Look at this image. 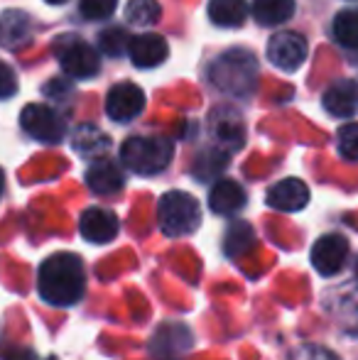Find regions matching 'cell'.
Segmentation results:
<instances>
[{
  "instance_id": "6da1fadb",
  "label": "cell",
  "mask_w": 358,
  "mask_h": 360,
  "mask_svg": "<svg viewBox=\"0 0 358 360\" xmlns=\"http://www.w3.org/2000/svg\"><path fill=\"white\" fill-rule=\"evenodd\" d=\"M87 289V270L84 262L74 252L49 255L39 265L37 292L52 307H74L84 297Z\"/></svg>"
},
{
  "instance_id": "7a4b0ae2",
  "label": "cell",
  "mask_w": 358,
  "mask_h": 360,
  "mask_svg": "<svg viewBox=\"0 0 358 360\" xmlns=\"http://www.w3.org/2000/svg\"><path fill=\"white\" fill-rule=\"evenodd\" d=\"M158 223L170 238L191 236L201 223L199 201L186 191H167L158 204Z\"/></svg>"
},
{
  "instance_id": "3957f363",
  "label": "cell",
  "mask_w": 358,
  "mask_h": 360,
  "mask_svg": "<svg viewBox=\"0 0 358 360\" xmlns=\"http://www.w3.org/2000/svg\"><path fill=\"white\" fill-rule=\"evenodd\" d=\"M172 155L174 147L167 138H128L120 145V162L135 174H158Z\"/></svg>"
},
{
  "instance_id": "277c9868",
  "label": "cell",
  "mask_w": 358,
  "mask_h": 360,
  "mask_svg": "<svg viewBox=\"0 0 358 360\" xmlns=\"http://www.w3.org/2000/svg\"><path fill=\"white\" fill-rule=\"evenodd\" d=\"M211 81L229 94L248 96L258 81V64L248 52L234 49L211 67Z\"/></svg>"
},
{
  "instance_id": "5b68a950",
  "label": "cell",
  "mask_w": 358,
  "mask_h": 360,
  "mask_svg": "<svg viewBox=\"0 0 358 360\" xmlns=\"http://www.w3.org/2000/svg\"><path fill=\"white\" fill-rule=\"evenodd\" d=\"M54 52H57L62 69L69 76H74V79H91L101 67L98 52L91 44L84 42V39H77L72 34H64L62 39H57Z\"/></svg>"
},
{
  "instance_id": "8992f818",
  "label": "cell",
  "mask_w": 358,
  "mask_h": 360,
  "mask_svg": "<svg viewBox=\"0 0 358 360\" xmlns=\"http://www.w3.org/2000/svg\"><path fill=\"white\" fill-rule=\"evenodd\" d=\"M20 125H23V130L30 138L39 140V143H47V145L62 143L64 133H67V125H64L62 115L42 103L25 105L23 115H20Z\"/></svg>"
},
{
  "instance_id": "52a82bcc",
  "label": "cell",
  "mask_w": 358,
  "mask_h": 360,
  "mask_svg": "<svg viewBox=\"0 0 358 360\" xmlns=\"http://www.w3.org/2000/svg\"><path fill=\"white\" fill-rule=\"evenodd\" d=\"M346 260H349V240L339 233L321 236L312 248V267L324 277L344 270Z\"/></svg>"
},
{
  "instance_id": "ba28073f",
  "label": "cell",
  "mask_w": 358,
  "mask_h": 360,
  "mask_svg": "<svg viewBox=\"0 0 358 360\" xmlns=\"http://www.w3.org/2000/svg\"><path fill=\"white\" fill-rule=\"evenodd\" d=\"M145 108V94L140 86L123 81V84L113 86L106 96V113L115 123H128V120L138 118Z\"/></svg>"
},
{
  "instance_id": "9c48e42d",
  "label": "cell",
  "mask_w": 358,
  "mask_h": 360,
  "mask_svg": "<svg viewBox=\"0 0 358 360\" xmlns=\"http://www.w3.org/2000/svg\"><path fill=\"white\" fill-rule=\"evenodd\" d=\"M268 57L275 67L295 72L307 59V39L297 32H280L268 42Z\"/></svg>"
},
{
  "instance_id": "30bf717a",
  "label": "cell",
  "mask_w": 358,
  "mask_h": 360,
  "mask_svg": "<svg viewBox=\"0 0 358 360\" xmlns=\"http://www.w3.org/2000/svg\"><path fill=\"white\" fill-rule=\"evenodd\" d=\"M118 216L108 209H101V206H91L79 218V233H82L84 240L94 243V245L110 243L118 236Z\"/></svg>"
},
{
  "instance_id": "8fae6325",
  "label": "cell",
  "mask_w": 358,
  "mask_h": 360,
  "mask_svg": "<svg viewBox=\"0 0 358 360\" xmlns=\"http://www.w3.org/2000/svg\"><path fill=\"white\" fill-rule=\"evenodd\" d=\"M309 204V189L302 179H282L268 191V206L277 211H285V214H295L302 211Z\"/></svg>"
},
{
  "instance_id": "7c38bea8",
  "label": "cell",
  "mask_w": 358,
  "mask_h": 360,
  "mask_svg": "<svg viewBox=\"0 0 358 360\" xmlns=\"http://www.w3.org/2000/svg\"><path fill=\"white\" fill-rule=\"evenodd\" d=\"M167 54L170 47L165 42V37H160V34H138V37L130 39L128 57L138 69L160 67L167 59Z\"/></svg>"
},
{
  "instance_id": "4fadbf2b",
  "label": "cell",
  "mask_w": 358,
  "mask_h": 360,
  "mask_svg": "<svg viewBox=\"0 0 358 360\" xmlns=\"http://www.w3.org/2000/svg\"><path fill=\"white\" fill-rule=\"evenodd\" d=\"M87 184L94 194L110 196L118 194L125 184V176L120 172V167L110 160H96L94 165L87 169Z\"/></svg>"
},
{
  "instance_id": "5bb4252c",
  "label": "cell",
  "mask_w": 358,
  "mask_h": 360,
  "mask_svg": "<svg viewBox=\"0 0 358 360\" xmlns=\"http://www.w3.org/2000/svg\"><path fill=\"white\" fill-rule=\"evenodd\" d=\"M324 103L326 113L336 115V118H349L351 113H356L358 105V86L351 79H339L324 91Z\"/></svg>"
},
{
  "instance_id": "9a60e30c",
  "label": "cell",
  "mask_w": 358,
  "mask_h": 360,
  "mask_svg": "<svg viewBox=\"0 0 358 360\" xmlns=\"http://www.w3.org/2000/svg\"><path fill=\"white\" fill-rule=\"evenodd\" d=\"M209 206L219 216H234L245 206V189L234 179H221L209 194Z\"/></svg>"
},
{
  "instance_id": "2e32d148",
  "label": "cell",
  "mask_w": 358,
  "mask_h": 360,
  "mask_svg": "<svg viewBox=\"0 0 358 360\" xmlns=\"http://www.w3.org/2000/svg\"><path fill=\"white\" fill-rule=\"evenodd\" d=\"M30 42V20L20 10H8L0 18V44L8 49H20Z\"/></svg>"
},
{
  "instance_id": "e0dca14e",
  "label": "cell",
  "mask_w": 358,
  "mask_h": 360,
  "mask_svg": "<svg viewBox=\"0 0 358 360\" xmlns=\"http://www.w3.org/2000/svg\"><path fill=\"white\" fill-rule=\"evenodd\" d=\"M248 15V3L245 0H211L209 18L219 27H241Z\"/></svg>"
},
{
  "instance_id": "ac0fdd59",
  "label": "cell",
  "mask_w": 358,
  "mask_h": 360,
  "mask_svg": "<svg viewBox=\"0 0 358 360\" xmlns=\"http://www.w3.org/2000/svg\"><path fill=\"white\" fill-rule=\"evenodd\" d=\"M295 13V0H253V18L265 27L287 22Z\"/></svg>"
},
{
  "instance_id": "d6986e66",
  "label": "cell",
  "mask_w": 358,
  "mask_h": 360,
  "mask_svg": "<svg viewBox=\"0 0 358 360\" xmlns=\"http://www.w3.org/2000/svg\"><path fill=\"white\" fill-rule=\"evenodd\" d=\"M250 245H253V231H250L248 223H243V221L231 223L229 231H226V236H224L226 255L238 257V255H243L245 250H250Z\"/></svg>"
},
{
  "instance_id": "ffe728a7",
  "label": "cell",
  "mask_w": 358,
  "mask_h": 360,
  "mask_svg": "<svg viewBox=\"0 0 358 360\" xmlns=\"http://www.w3.org/2000/svg\"><path fill=\"white\" fill-rule=\"evenodd\" d=\"M334 37L349 49H358V8L341 10L334 20Z\"/></svg>"
},
{
  "instance_id": "44dd1931",
  "label": "cell",
  "mask_w": 358,
  "mask_h": 360,
  "mask_svg": "<svg viewBox=\"0 0 358 360\" xmlns=\"http://www.w3.org/2000/svg\"><path fill=\"white\" fill-rule=\"evenodd\" d=\"M160 3L158 0H130L125 5V20L130 25H155L160 20Z\"/></svg>"
},
{
  "instance_id": "7402d4cb",
  "label": "cell",
  "mask_w": 358,
  "mask_h": 360,
  "mask_svg": "<svg viewBox=\"0 0 358 360\" xmlns=\"http://www.w3.org/2000/svg\"><path fill=\"white\" fill-rule=\"evenodd\" d=\"M74 147H77L82 155H96V152L108 147V138H106L96 125H82V128L77 130V135H74Z\"/></svg>"
},
{
  "instance_id": "603a6c76",
  "label": "cell",
  "mask_w": 358,
  "mask_h": 360,
  "mask_svg": "<svg viewBox=\"0 0 358 360\" xmlns=\"http://www.w3.org/2000/svg\"><path fill=\"white\" fill-rule=\"evenodd\" d=\"M98 47H101V52L108 54V57H120V54L128 52L130 37H128V32H125V30L108 27V30H103V32H101Z\"/></svg>"
},
{
  "instance_id": "cb8c5ba5",
  "label": "cell",
  "mask_w": 358,
  "mask_h": 360,
  "mask_svg": "<svg viewBox=\"0 0 358 360\" xmlns=\"http://www.w3.org/2000/svg\"><path fill=\"white\" fill-rule=\"evenodd\" d=\"M82 8V15L89 20H106L115 13L118 8V0H82L79 3Z\"/></svg>"
},
{
  "instance_id": "d4e9b609",
  "label": "cell",
  "mask_w": 358,
  "mask_h": 360,
  "mask_svg": "<svg viewBox=\"0 0 358 360\" xmlns=\"http://www.w3.org/2000/svg\"><path fill=\"white\" fill-rule=\"evenodd\" d=\"M339 152L346 160H358V123H349L339 130Z\"/></svg>"
},
{
  "instance_id": "484cf974",
  "label": "cell",
  "mask_w": 358,
  "mask_h": 360,
  "mask_svg": "<svg viewBox=\"0 0 358 360\" xmlns=\"http://www.w3.org/2000/svg\"><path fill=\"white\" fill-rule=\"evenodd\" d=\"M290 360H341V358L336 353H331L329 348L307 343V346H300L297 351H292Z\"/></svg>"
},
{
  "instance_id": "4316f807",
  "label": "cell",
  "mask_w": 358,
  "mask_h": 360,
  "mask_svg": "<svg viewBox=\"0 0 358 360\" xmlns=\"http://www.w3.org/2000/svg\"><path fill=\"white\" fill-rule=\"evenodd\" d=\"M18 94V79L8 64L0 62V98H13Z\"/></svg>"
},
{
  "instance_id": "83f0119b",
  "label": "cell",
  "mask_w": 358,
  "mask_h": 360,
  "mask_svg": "<svg viewBox=\"0 0 358 360\" xmlns=\"http://www.w3.org/2000/svg\"><path fill=\"white\" fill-rule=\"evenodd\" d=\"M5 360H34V353L32 351H23V348H18V351H10Z\"/></svg>"
},
{
  "instance_id": "f1b7e54d",
  "label": "cell",
  "mask_w": 358,
  "mask_h": 360,
  "mask_svg": "<svg viewBox=\"0 0 358 360\" xmlns=\"http://www.w3.org/2000/svg\"><path fill=\"white\" fill-rule=\"evenodd\" d=\"M349 331L354 333V336H358V307L354 311V316H351V323H349Z\"/></svg>"
},
{
  "instance_id": "f546056e",
  "label": "cell",
  "mask_w": 358,
  "mask_h": 360,
  "mask_svg": "<svg viewBox=\"0 0 358 360\" xmlns=\"http://www.w3.org/2000/svg\"><path fill=\"white\" fill-rule=\"evenodd\" d=\"M3 186H5V174H3V169H0V196H3Z\"/></svg>"
},
{
  "instance_id": "4dcf8cb0",
  "label": "cell",
  "mask_w": 358,
  "mask_h": 360,
  "mask_svg": "<svg viewBox=\"0 0 358 360\" xmlns=\"http://www.w3.org/2000/svg\"><path fill=\"white\" fill-rule=\"evenodd\" d=\"M44 3H49V5H62V3H67V0H44Z\"/></svg>"
},
{
  "instance_id": "1f68e13d",
  "label": "cell",
  "mask_w": 358,
  "mask_h": 360,
  "mask_svg": "<svg viewBox=\"0 0 358 360\" xmlns=\"http://www.w3.org/2000/svg\"><path fill=\"white\" fill-rule=\"evenodd\" d=\"M356 277H358V260H356Z\"/></svg>"
},
{
  "instance_id": "d6a6232c",
  "label": "cell",
  "mask_w": 358,
  "mask_h": 360,
  "mask_svg": "<svg viewBox=\"0 0 358 360\" xmlns=\"http://www.w3.org/2000/svg\"><path fill=\"white\" fill-rule=\"evenodd\" d=\"M47 360H54V358H47Z\"/></svg>"
}]
</instances>
